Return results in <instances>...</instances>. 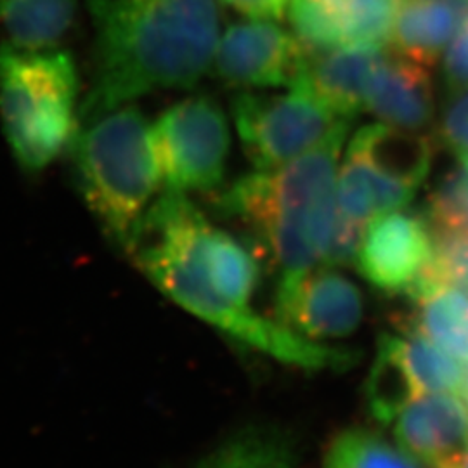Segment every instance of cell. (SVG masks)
<instances>
[{"label": "cell", "mask_w": 468, "mask_h": 468, "mask_svg": "<svg viewBox=\"0 0 468 468\" xmlns=\"http://www.w3.org/2000/svg\"><path fill=\"white\" fill-rule=\"evenodd\" d=\"M129 255L187 313L284 365L346 369L357 359L351 349L319 344L259 314L250 305L259 278L255 257L212 226L186 193L165 189L153 201Z\"/></svg>", "instance_id": "1"}, {"label": "cell", "mask_w": 468, "mask_h": 468, "mask_svg": "<svg viewBox=\"0 0 468 468\" xmlns=\"http://www.w3.org/2000/svg\"><path fill=\"white\" fill-rule=\"evenodd\" d=\"M92 84L80 125L160 89L193 87L214 67L218 0H89Z\"/></svg>", "instance_id": "2"}, {"label": "cell", "mask_w": 468, "mask_h": 468, "mask_svg": "<svg viewBox=\"0 0 468 468\" xmlns=\"http://www.w3.org/2000/svg\"><path fill=\"white\" fill-rule=\"evenodd\" d=\"M347 127L283 167L239 177L220 197L224 214L261 238L282 280L330 264L336 231L338 158Z\"/></svg>", "instance_id": "3"}, {"label": "cell", "mask_w": 468, "mask_h": 468, "mask_svg": "<svg viewBox=\"0 0 468 468\" xmlns=\"http://www.w3.org/2000/svg\"><path fill=\"white\" fill-rule=\"evenodd\" d=\"M71 153L77 186L89 210L104 233L129 253L162 186L148 118L133 102L120 106L84 123Z\"/></svg>", "instance_id": "4"}, {"label": "cell", "mask_w": 468, "mask_h": 468, "mask_svg": "<svg viewBox=\"0 0 468 468\" xmlns=\"http://www.w3.org/2000/svg\"><path fill=\"white\" fill-rule=\"evenodd\" d=\"M79 73L65 50L0 46V120L19 167L40 172L79 134Z\"/></svg>", "instance_id": "5"}, {"label": "cell", "mask_w": 468, "mask_h": 468, "mask_svg": "<svg viewBox=\"0 0 468 468\" xmlns=\"http://www.w3.org/2000/svg\"><path fill=\"white\" fill-rule=\"evenodd\" d=\"M233 117L243 151L257 170L283 167L349 127V118L302 84L272 96L243 92L234 98Z\"/></svg>", "instance_id": "6"}, {"label": "cell", "mask_w": 468, "mask_h": 468, "mask_svg": "<svg viewBox=\"0 0 468 468\" xmlns=\"http://www.w3.org/2000/svg\"><path fill=\"white\" fill-rule=\"evenodd\" d=\"M162 185L172 191H212L229 153L228 118L218 102L195 96L168 108L151 125Z\"/></svg>", "instance_id": "7"}, {"label": "cell", "mask_w": 468, "mask_h": 468, "mask_svg": "<svg viewBox=\"0 0 468 468\" xmlns=\"http://www.w3.org/2000/svg\"><path fill=\"white\" fill-rule=\"evenodd\" d=\"M307 61L309 54L292 30L272 19L250 17L220 35L214 67L234 87L268 89L297 84Z\"/></svg>", "instance_id": "8"}, {"label": "cell", "mask_w": 468, "mask_h": 468, "mask_svg": "<svg viewBox=\"0 0 468 468\" xmlns=\"http://www.w3.org/2000/svg\"><path fill=\"white\" fill-rule=\"evenodd\" d=\"M434 257V231L402 208L371 218L354 255L368 283L384 292L408 293L429 274Z\"/></svg>", "instance_id": "9"}, {"label": "cell", "mask_w": 468, "mask_h": 468, "mask_svg": "<svg viewBox=\"0 0 468 468\" xmlns=\"http://www.w3.org/2000/svg\"><path fill=\"white\" fill-rule=\"evenodd\" d=\"M278 314L288 328L313 340L344 338L363 319V295L349 278L321 266L280 280Z\"/></svg>", "instance_id": "10"}, {"label": "cell", "mask_w": 468, "mask_h": 468, "mask_svg": "<svg viewBox=\"0 0 468 468\" xmlns=\"http://www.w3.org/2000/svg\"><path fill=\"white\" fill-rule=\"evenodd\" d=\"M399 448L431 468H460L468 454V402L458 394H425L390 423Z\"/></svg>", "instance_id": "11"}, {"label": "cell", "mask_w": 468, "mask_h": 468, "mask_svg": "<svg viewBox=\"0 0 468 468\" xmlns=\"http://www.w3.org/2000/svg\"><path fill=\"white\" fill-rule=\"evenodd\" d=\"M384 46H344L309 56L297 84L309 87L342 117L365 110L369 84L385 59Z\"/></svg>", "instance_id": "12"}, {"label": "cell", "mask_w": 468, "mask_h": 468, "mask_svg": "<svg viewBox=\"0 0 468 468\" xmlns=\"http://www.w3.org/2000/svg\"><path fill=\"white\" fill-rule=\"evenodd\" d=\"M427 68L398 52L385 56L369 84L365 108L388 125L410 131L425 127L434 113V87Z\"/></svg>", "instance_id": "13"}, {"label": "cell", "mask_w": 468, "mask_h": 468, "mask_svg": "<svg viewBox=\"0 0 468 468\" xmlns=\"http://www.w3.org/2000/svg\"><path fill=\"white\" fill-rule=\"evenodd\" d=\"M468 17V0H401L390 42L398 54L432 67Z\"/></svg>", "instance_id": "14"}, {"label": "cell", "mask_w": 468, "mask_h": 468, "mask_svg": "<svg viewBox=\"0 0 468 468\" xmlns=\"http://www.w3.org/2000/svg\"><path fill=\"white\" fill-rule=\"evenodd\" d=\"M347 154L356 156L399 183L419 189L431 174L434 148L427 135L388 123L359 129Z\"/></svg>", "instance_id": "15"}, {"label": "cell", "mask_w": 468, "mask_h": 468, "mask_svg": "<svg viewBox=\"0 0 468 468\" xmlns=\"http://www.w3.org/2000/svg\"><path fill=\"white\" fill-rule=\"evenodd\" d=\"M410 297L415 303V332L468 367V292L431 269Z\"/></svg>", "instance_id": "16"}, {"label": "cell", "mask_w": 468, "mask_h": 468, "mask_svg": "<svg viewBox=\"0 0 468 468\" xmlns=\"http://www.w3.org/2000/svg\"><path fill=\"white\" fill-rule=\"evenodd\" d=\"M75 16V0H0V27L21 49H56Z\"/></svg>", "instance_id": "17"}, {"label": "cell", "mask_w": 468, "mask_h": 468, "mask_svg": "<svg viewBox=\"0 0 468 468\" xmlns=\"http://www.w3.org/2000/svg\"><path fill=\"white\" fill-rule=\"evenodd\" d=\"M420 396L425 394L420 392L419 385L406 367L399 336L384 335L367 385L371 415L382 425H390L402 410Z\"/></svg>", "instance_id": "18"}, {"label": "cell", "mask_w": 468, "mask_h": 468, "mask_svg": "<svg viewBox=\"0 0 468 468\" xmlns=\"http://www.w3.org/2000/svg\"><path fill=\"white\" fill-rule=\"evenodd\" d=\"M198 468H299L295 450L282 432L253 427L229 437Z\"/></svg>", "instance_id": "19"}, {"label": "cell", "mask_w": 468, "mask_h": 468, "mask_svg": "<svg viewBox=\"0 0 468 468\" xmlns=\"http://www.w3.org/2000/svg\"><path fill=\"white\" fill-rule=\"evenodd\" d=\"M402 357L421 394H465L468 375L463 365L419 332L399 336Z\"/></svg>", "instance_id": "20"}, {"label": "cell", "mask_w": 468, "mask_h": 468, "mask_svg": "<svg viewBox=\"0 0 468 468\" xmlns=\"http://www.w3.org/2000/svg\"><path fill=\"white\" fill-rule=\"evenodd\" d=\"M338 17L347 46H385L401 0H321Z\"/></svg>", "instance_id": "21"}, {"label": "cell", "mask_w": 468, "mask_h": 468, "mask_svg": "<svg viewBox=\"0 0 468 468\" xmlns=\"http://www.w3.org/2000/svg\"><path fill=\"white\" fill-rule=\"evenodd\" d=\"M324 468H420L419 462L380 435L352 429L338 435L326 454Z\"/></svg>", "instance_id": "22"}, {"label": "cell", "mask_w": 468, "mask_h": 468, "mask_svg": "<svg viewBox=\"0 0 468 468\" xmlns=\"http://www.w3.org/2000/svg\"><path fill=\"white\" fill-rule=\"evenodd\" d=\"M284 16L309 56L347 46L338 17L321 0H290Z\"/></svg>", "instance_id": "23"}, {"label": "cell", "mask_w": 468, "mask_h": 468, "mask_svg": "<svg viewBox=\"0 0 468 468\" xmlns=\"http://www.w3.org/2000/svg\"><path fill=\"white\" fill-rule=\"evenodd\" d=\"M429 212L437 233H468V154L435 186Z\"/></svg>", "instance_id": "24"}, {"label": "cell", "mask_w": 468, "mask_h": 468, "mask_svg": "<svg viewBox=\"0 0 468 468\" xmlns=\"http://www.w3.org/2000/svg\"><path fill=\"white\" fill-rule=\"evenodd\" d=\"M432 272L468 292V233H437Z\"/></svg>", "instance_id": "25"}, {"label": "cell", "mask_w": 468, "mask_h": 468, "mask_svg": "<svg viewBox=\"0 0 468 468\" xmlns=\"http://www.w3.org/2000/svg\"><path fill=\"white\" fill-rule=\"evenodd\" d=\"M441 135L458 156L468 154V87L458 89L448 102L441 120Z\"/></svg>", "instance_id": "26"}, {"label": "cell", "mask_w": 468, "mask_h": 468, "mask_svg": "<svg viewBox=\"0 0 468 468\" xmlns=\"http://www.w3.org/2000/svg\"><path fill=\"white\" fill-rule=\"evenodd\" d=\"M444 75L454 89L468 87V17L444 52Z\"/></svg>", "instance_id": "27"}, {"label": "cell", "mask_w": 468, "mask_h": 468, "mask_svg": "<svg viewBox=\"0 0 468 468\" xmlns=\"http://www.w3.org/2000/svg\"><path fill=\"white\" fill-rule=\"evenodd\" d=\"M249 17L280 19L286 15L290 0H220Z\"/></svg>", "instance_id": "28"}, {"label": "cell", "mask_w": 468, "mask_h": 468, "mask_svg": "<svg viewBox=\"0 0 468 468\" xmlns=\"http://www.w3.org/2000/svg\"><path fill=\"white\" fill-rule=\"evenodd\" d=\"M460 468H468V454H467V458H465V462H463V463H462V467Z\"/></svg>", "instance_id": "29"}, {"label": "cell", "mask_w": 468, "mask_h": 468, "mask_svg": "<svg viewBox=\"0 0 468 468\" xmlns=\"http://www.w3.org/2000/svg\"><path fill=\"white\" fill-rule=\"evenodd\" d=\"M465 394H467V402H468V385H467V392H465Z\"/></svg>", "instance_id": "30"}]
</instances>
